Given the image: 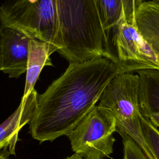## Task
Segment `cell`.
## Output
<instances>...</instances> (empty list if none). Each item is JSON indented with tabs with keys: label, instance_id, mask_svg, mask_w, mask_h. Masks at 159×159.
I'll return each mask as SVG.
<instances>
[{
	"label": "cell",
	"instance_id": "1",
	"mask_svg": "<svg viewBox=\"0 0 159 159\" xmlns=\"http://www.w3.org/2000/svg\"><path fill=\"white\" fill-rule=\"evenodd\" d=\"M106 57L70 63L65 71L38 94L37 109L29 123L40 143L66 135L94 107L111 80L121 73Z\"/></svg>",
	"mask_w": 159,
	"mask_h": 159
},
{
	"label": "cell",
	"instance_id": "2",
	"mask_svg": "<svg viewBox=\"0 0 159 159\" xmlns=\"http://www.w3.org/2000/svg\"><path fill=\"white\" fill-rule=\"evenodd\" d=\"M63 48L70 63L105 57L104 35L94 0H57Z\"/></svg>",
	"mask_w": 159,
	"mask_h": 159
},
{
	"label": "cell",
	"instance_id": "3",
	"mask_svg": "<svg viewBox=\"0 0 159 159\" xmlns=\"http://www.w3.org/2000/svg\"><path fill=\"white\" fill-rule=\"evenodd\" d=\"M140 77L135 73H119L104 89L98 106L109 111L116 120V132L128 136L148 159H155L145 142L140 125Z\"/></svg>",
	"mask_w": 159,
	"mask_h": 159
},
{
	"label": "cell",
	"instance_id": "4",
	"mask_svg": "<svg viewBox=\"0 0 159 159\" xmlns=\"http://www.w3.org/2000/svg\"><path fill=\"white\" fill-rule=\"evenodd\" d=\"M2 27L19 30L30 39L63 48L57 0H7L0 7Z\"/></svg>",
	"mask_w": 159,
	"mask_h": 159
},
{
	"label": "cell",
	"instance_id": "5",
	"mask_svg": "<svg viewBox=\"0 0 159 159\" xmlns=\"http://www.w3.org/2000/svg\"><path fill=\"white\" fill-rule=\"evenodd\" d=\"M115 132L114 116L96 105L66 136L72 150L83 159H104L113 152Z\"/></svg>",
	"mask_w": 159,
	"mask_h": 159
},
{
	"label": "cell",
	"instance_id": "6",
	"mask_svg": "<svg viewBox=\"0 0 159 159\" xmlns=\"http://www.w3.org/2000/svg\"><path fill=\"white\" fill-rule=\"evenodd\" d=\"M105 57L119 65L123 73L147 69L159 70V60L149 43L139 32L137 25L120 20L113 29Z\"/></svg>",
	"mask_w": 159,
	"mask_h": 159
},
{
	"label": "cell",
	"instance_id": "7",
	"mask_svg": "<svg viewBox=\"0 0 159 159\" xmlns=\"http://www.w3.org/2000/svg\"><path fill=\"white\" fill-rule=\"evenodd\" d=\"M30 37L16 29L2 27L0 35V71L9 78L26 72Z\"/></svg>",
	"mask_w": 159,
	"mask_h": 159
},
{
	"label": "cell",
	"instance_id": "8",
	"mask_svg": "<svg viewBox=\"0 0 159 159\" xmlns=\"http://www.w3.org/2000/svg\"><path fill=\"white\" fill-rule=\"evenodd\" d=\"M37 92L34 89L27 97H22L17 109L0 124V153L3 151L16 155L19 132L33 118L37 106Z\"/></svg>",
	"mask_w": 159,
	"mask_h": 159
},
{
	"label": "cell",
	"instance_id": "9",
	"mask_svg": "<svg viewBox=\"0 0 159 159\" xmlns=\"http://www.w3.org/2000/svg\"><path fill=\"white\" fill-rule=\"evenodd\" d=\"M55 52H56L55 50L48 43L30 39L25 84L22 97L28 96L34 89L35 84L43 67L53 65L50 56Z\"/></svg>",
	"mask_w": 159,
	"mask_h": 159
},
{
	"label": "cell",
	"instance_id": "10",
	"mask_svg": "<svg viewBox=\"0 0 159 159\" xmlns=\"http://www.w3.org/2000/svg\"><path fill=\"white\" fill-rule=\"evenodd\" d=\"M135 21L139 32L159 53V2L145 1L136 13Z\"/></svg>",
	"mask_w": 159,
	"mask_h": 159
},
{
	"label": "cell",
	"instance_id": "11",
	"mask_svg": "<svg viewBox=\"0 0 159 159\" xmlns=\"http://www.w3.org/2000/svg\"><path fill=\"white\" fill-rule=\"evenodd\" d=\"M135 73L140 77V111L141 116L145 117L159 110V70H142Z\"/></svg>",
	"mask_w": 159,
	"mask_h": 159
},
{
	"label": "cell",
	"instance_id": "12",
	"mask_svg": "<svg viewBox=\"0 0 159 159\" xmlns=\"http://www.w3.org/2000/svg\"><path fill=\"white\" fill-rule=\"evenodd\" d=\"M104 35V48L108 45L113 29L122 19L120 0H94Z\"/></svg>",
	"mask_w": 159,
	"mask_h": 159
},
{
	"label": "cell",
	"instance_id": "13",
	"mask_svg": "<svg viewBox=\"0 0 159 159\" xmlns=\"http://www.w3.org/2000/svg\"><path fill=\"white\" fill-rule=\"evenodd\" d=\"M140 125L146 143L155 159H159V130L142 116L140 117Z\"/></svg>",
	"mask_w": 159,
	"mask_h": 159
},
{
	"label": "cell",
	"instance_id": "14",
	"mask_svg": "<svg viewBox=\"0 0 159 159\" xmlns=\"http://www.w3.org/2000/svg\"><path fill=\"white\" fill-rule=\"evenodd\" d=\"M122 11V19L128 24L136 25L135 15L144 0H120Z\"/></svg>",
	"mask_w": 159,
	"mask_h": 159
},
{
	"label": "cell",
	"instance_id": "15",
	"mask_svg": "<svg viewBox=\"0 0 159 159\" xmlns=\"http://www.w3.org/2000/svg\"><path fill=\"white\" fill-rule=\"evenodd\" d=\"M122 159H148L137 143L129 137L122 136Z\"/></svg>",
	"mask_w": 159,
	"mask_h": 159
},
{
	"label": "cell",
	"instance_id": "16",
	"mask_svg": "<svg viewBox=\"0 0 159 159\" xmlns=\"http://www.w3.org/2000/svg\"><path fill=\"white\" fill-rule=\"evenodd\" d=\"M143 118L148 120L155 127H159V110L150 113Z\"/></svg>",
	"mask_w": 159,
	"mask_h": 159
},
{
	"label": "cell",
	"instance_id": "17",
	"mask_svg": "<svg viewBox=\"0 0 159 159\" xmlns=\"http://www.w3.org/2000/svg\"><path fill=\"white\" fill-rule=\"evenodd\" d=\"M10 154L7 152H2L0 153V159H10L8 158V155Z\"/></svg>",
	"mask_w": 159,
	"mask_h": 159
},
{
	"label": "cell",
	"instance_id": "18",
	"mask_svg": "<svg viewBox=\"0 0 159 159\" xmlns=\"http://www.w3.org/2000/svg\"><path fill=\"white\" fill-rule=\"evenodd\" d=\"M65 159H83L82 157H81L80 155L75 153L70 157H68L66 158H65Z\"/></svg>",
	"mask_w": 159,
	"mask_h": 159
},
{
	"label": "cell",
	"instance_id": "19",
	"mask_svg": "<svg viewBox=\"0 0 159 159\" xmlns=\"http://www.w3.org/2000/svg\"><path fill=\"white\" fill-rule=\"evenodd\" d=\"M1 30H2V25H1V22H0V35H1Z\"/></svg>",
	"mask_w": 159,
	"mask_h": 159
},
{
	"label": "cell",
	"instance_id": "20",
	"mask_svg": "<svg viewBox=\"0 0 159 159\" xmlns=\"http://www.w3.org/2000/svg\"><path fill=\"white\" fill-rule=\"evenodd\" d=\"M156 55H157V58H158V60H159V53H156Z\"/></svg>",
	"mask_w": 159,
	"mask_h": 159
},
{
	"label": "cell",
	"instance_id": "21",
	"mask_svg": "<svg viewBox=\"0 0 159 159\" xmlns=\"http://www.w3.org/2000/svg\"><path fill=\"white\" fill-rule=\"evenodd\" d=\"M155 1H157V2H159V0H153Z\"/></svg>",
	"mask_w": 159,
	"mask_h": 159
}]
</instances>
